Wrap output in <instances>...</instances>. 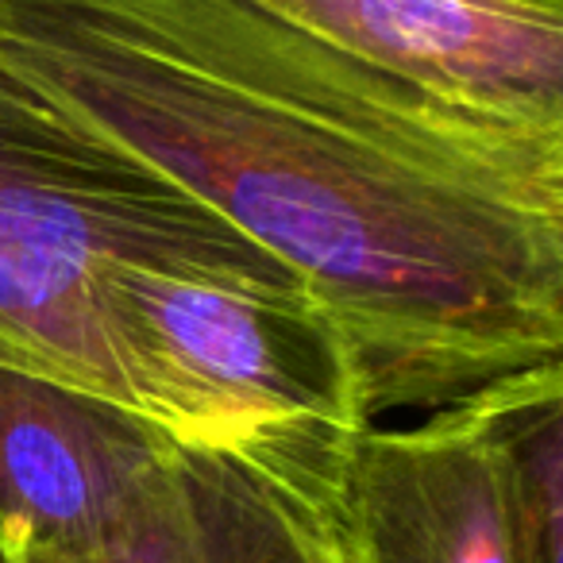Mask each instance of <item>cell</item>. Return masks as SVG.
<instances>
[{"mask_svg": "<svg viewBox=\"0 0 563 563\" xmlns=\"http://www.w3.org/2000/svg\"><path fill=\"white\" fill-rule=\"evenodd\" d=\"M0 58L286 266L371 421L563 360V132L452 109L255 0H0Z\"/></svg>", "mask_w": 563, "mask_h": 563, "instance_id": "cell-1", "label": "cell"}, {"mask_svg": "<svg viewBox=\"0 0 563 563\" xmlns=\"http://www.w3.org/2000/svg\"><path fill=\"white\" fill-rule=\"evenodd\" d=\"M104 263L309 301L286 266L0 58V367L147 421L97 306Z\"/></svg>", "mask_w": 563, "mask_h": 563, "instance_id": "cell-2", "label": "cell"}, {"mask_svg": "<svg viewBox=\"0 0 563 563\" xmlns=\"http://www.w3.org/2000/svg\"><path fill=\"white\" fill-rule=\"evenodd\" d=\"M97 306L155 429L243 460L313 521L375 424L352 344L313 301L104 263Z\"/></svg>", "mask_w": 563, "mask_h": 563, "instance_id": "cell-3", "label": "cell"}, {"mask_svg": "<svg viewBox=\"0 0 563 563\" xmlns=\"http://www.w3.org/2000/svg\"><path fill=\"white\" fill-rule=\"evenodd\" d=\"M178 440L78 386L0 367V552L97 563L155 501Z\"/></svg>", "mask_w": 563, "mask_h": 563, "instance_id": "cell-4", "label": "cell"}, {"mask_svg": "<svg viewBox=\"0 0 563 563\" xmlns=\"http://www.w3.org/2000/svg\"><path fill=\"white\" fill-rule=\"evenodd\" d=\"M329 563H521L486 386L421 424H367L313 509Z\"/></svg>", "mask_w": 563, "mask_h": 563, "instance_id": "cell-5", "label": "cell"}, {"mask_svg": "<svg viewBox=\"0 0 563 563\" xmlns=\"http://www.w3.org/2000/svg\"><path fill=\"white\" fill-rule=\"evenodd\" d=\"M424 97L563 132V0H255Z\"/></svg>", "mask_w": 563, "mask_h": 563, "instance_id": "cell-6", "label": "cell"}, {"mask_svg": "<svg viewBox=\"0 0 563 563\" xmlns=\"http://www.w3.org/2000/svg\"><path fill=\"white\" fill-rule=\"evenodd\" d=\"M97 563H329V548L255 467L178 444L140 529Z\"/></svg>", "mask_w": 563, "mask_h": 563, "instance_id": "cell-7", "label": "cell"}, {"mask_svg": "<svg viewBox=\"0 0 563 563\" xmlns=\"http://www.w3.org/2000/svg\"><path fill=\"white\" fill-rule=\"evenodd\" d=\"M0 563H24V560H16V555H9V552H0Z\"/></svg>", "mask_w": 563, "mask_h": 563, "instance_id": "cell-8", "label": "cell"}]
</instances>
